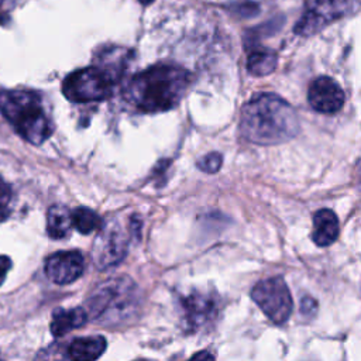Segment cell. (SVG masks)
<instances>
[{"instance_id":"obj_15","label":"cell","mask_w":361,"mask_h":361,"mask_svg":"<svg viewBox=\"0 0 361 361\" xmlns=\"http://www.w3.org/2000/svg\"><path fill=\"white\" fill-rule=\"evenodd\" d=\"M72 228L71 210L62 204H54L47 214V233L51 238L59 240L69 234Z\"/></svg>"},{"instance_id":"obj_14","label":"cell","mask_w":361,"mask_h":361,"mask_svg":"<svg viewBox=\"0 0 361 361\" xmlns=\"http://www.w3.org/2000/svg\"><path fill=\"white\" fill-rule=\"evenodd\" d=\"M106 345L102 336L79 337L68 345V354L72 361H96L104 353Z\"/></svg>"},{"instance_id":"obj_16","label":"cell","mask_w":361,"mask_h":361,"mask_svg":"<svg viewBox=\"0 0 361 361\" xmlns=\"http://www.w3.org/2000/svg\"><path fill=\"white\" fill-rule=\"evenodd\" d=\"M278 56L274 51L267 48H257L250 51L247 58V69L251 75L265 76L275 71Z\"/></svg>"},{"instance_id":"obj_11","label":"cell","mask_w":361,"mask_h":361,"mask_svg":"<svg viewBox=\"0 0 361 361\" xmlns=\"http://www.w3.org/2000/svg\"><path fill=\"white\" fill-rule=\"evenodd\" d=\"M310 106L323 114H333L338 111L345 100L341 86L329 76L314 79L307 92Z\"/></svg>"},{"instance_id":"obj_13","label":"cell","mask_w":361,"mask_h":361,"mask_svg":"<svg viewBox=\"0 0 361 361\" xmlns=\"http://www.w3.org/2000/svg\"><path fill=\"white\" fill-rule=\"evenodd\" d=\"M87 313L83 307L62 309L58 307L52 313L51 320V333L54 337H62L73 329L83 326L87 322Z\"/></svg>"},{"instance_id":"obj_19","label":"cell","mask_w":361,"mask_h":361,"mask_svg":"<svg viewBox=\"0 0 361 361\" xmlns=\"http://www.w3.org/2000/svg\"><path fill=\"white\" fill-rule=\"evenodd\" d=\"M221 164H223L221 154L210 152L197 161V168L206 173H214L220 169Z\"/></svg>"},{"instance_id":"obj_8","label":"cell","mask_w":361,"mask_h":361,"mask_svg":"<svg viewBox=\"0 0 361 361\" xmlns=\"http://www.w3.org/2000/svg\"><path fill=\"white\" fill-rule=\"evenodd\" d=\"M93 245V261L97 268L106 269L120 264L128 248V233L116 220L100 226Z\"/></svg>"},{"instance_id":"obj_9","label":"cell","mask_w":361,"mask_h":361,"mask_svg":"<svg viewBox=\"0 0 361 361\" xmlns=\"http://www.w3.org/2000/svg\"><path fill=\"white\" fill-rule=\"evenodd\" d=\"M182 310L186 326L195 331L214 320L219 310V300L214 293L195 290L182 298Z\"/></svg>"},{"instance_id":"obj_25","label":"cell","mask_w":361,"mask_h":361,"mask_svg":"<svg viewBox=\"0 0 361 361\" xmlns=\"http://www.w3.org/2000/svg\"><path fill=\"white\" fill-rule=\"evenodd\" d=\"M0 361H1V360H0Z\"/></svg>"},{"instance_id":"obj_7","label":"cell","mask_w":361,"mask_h":361,"mask_svg":"<svg viewBox=\"0 0 361 361\" xmlns=\"http://www.w3.org/2000/svg\"><path fill=\"white\" fill-rule=\"evenodd\" d=\"M251 298L264 314L276 324L285 323L292 313V296L286 282L281 276L259 281L252 288Z\"/></svg>"},{"instance_id":"obj_6","label":"cell","mask_w":361,"mask_h":361,"mask_svg":"<svg viewBox=\"0 0 361 361\" xmlns=\"http://www.w3.org/2000/svg\"><path fill=\"white\" fill-rule=\"evenodd\" d=\"M360 0H306L305 10L295 25V32L310 37L329 24L357 13Z\"/></svg>"},{"instance_id":"obj_21","label":"cell","mask_w":361,"mask_h":361,"mask_svg":"<svg viewBox=\"0 0 361 361\" xmlns=\"http://www.w3.org/2000/svg\"><path fill=\"white\" fill-rule=\"evenodd\" d=\"M10 268H11V259L6 255H0V285L4 282Z\"/></svg>"},{"instance_id":"obj_3","label":"cell","mask_w":361,"mask_h":361,"mask_svg":"<svg viewBox=\"0 0 361 361\" xmlns=\"http://www.w3.org/2000/svg\"><path fill=\"white\" fill-rule=\"evenodd\" d=\"M0 111L20 137L31 144H42L54 131L52 120L37 92L1 90Z\"/></svg>"},{"instance_id":"obj_24","label":"cell","mask_w":361,"mask_h":361,"mask_svg":"<svg viewBox=\"0 0 361 361\" xmlns=\"http://www.w3.org/2000/svg\"><path fill=\"white\" fill-rule=\"evenodd\" d=\"M141 4H144V6H148V4H151L154 0H138Z\"/></svg>"},{"instance_id":"obj_23","label":"cell","mask_w":361,"mask_h":361,"mask_svg":"<svg viewBox=\"0 0 361 361\" xmlns=\"http://www.w3.org/2000/svg\"><path fill=\"white\" fill-rule=\"evenodd\" d=\"M7 21V14L0 8V24H4Z\"/></svg>"},{"instance_id":"obj_4","label":"cell","mask_w":361,"mask_h":361,"mask_svg":"<svg viewBox=\"0 0 361 361\" xmlns=\"http://www.w3.org/2000/svg\"><path fill=\"white\" fill-rule=\"evenodd\" d=\"M138 290L128 276L110 278L96 286L87 300V316L104 326H118L135 314Z\"/></svg>"},{"instance_id":"obj_10","label":"cell","mask_w":361,"mask_h":361,"mask_svg":"<svg viewBox=\"0 0 361 361\" xmlns=\"http://www.w3.org/2000/svg\"><path fill=\"white\" fill-rule=\"evenodd\" d=\"M85 269V259L79 251H58L45 261L47 278L58 285L76 281Z\"/></svg>"},{"instance_id":"obj_18","label":"cell","mask_w":361,"mask_h":361,"mask_svg":"<svg viewBox=\"0 0 361 361\" xmlns=\"http://www.w3.org/2000/svg\"><path fill=\"white\" fill-rule=\"evenodd\" d=\"M34 361H72L68 354V347L62 343H52L42 348Z\"/></svg>"},{"instance_id":"obj_17","label":"cell","mask_w":361,"mask_h":361,"mask_svg":"<svg viewBox=\"0 0 361 361\" xmlns=\"http://www.w3.org/2000/svg\"><path fill=\"white\" fill-rule=\"evenodd\" d=\"M71 217L72 227L82 234H90L102 226L100 216L89 207H76L73 212H71Z\"/></svg>"},{"instance_id":"obj_12","label":"cell","mask_w":361,"mask_h":361,"mask_svg":"<svg viewBox=\"0 0 361 361\" xmlns=\"http://www.w3.org/2000/svg\"><path fill=\"white\" fill-rule=\"evenodd\" d=\"M338 237V219L330 209H320L313 216L312 238L319 247L333 244Z\"/></svg>"},{"instance_id":"obj_1","label":"cell","mask_w":361,"mask_h":361,"mask_svg":"<svg viewBox=\"0 0 361 361\" xmlns=\"http://www.w3.org/2000/svg\"><path fill=\"white\" fill-rule=\"evenodd\" d=\"M192 83L189 71L158 63L133 76L123 92L126 102L141 113H161L176 107Z\"/></svg>"},{"instance_id":"obj_22","label":"cell","mask_w":361,"mask_h":361,"mask_svg":"<svg viewBox=\"0 0 361 361\" xmlns=\"http://www.w3.org/2000/svg\"><path fill=\"white\" fill-rule=\"evenodd\" d=\"M189 361H214V357H213V354L210 351L203 350V351L196 353Z\"/></svg>"},{"instance_id":"obj_2","label":"cell","mask_w":361,"mask_h":361,"mask_svg":"<svg viewBox=\"0 0 361 361\" xmlns=\"http://www.w3.org/2000/svg\"><path fill=\"white\" fill-rule=\"evenodd\" d=\"M300 130L295 109L272 93L254 96L241 110L240 131L254 144L274 145L292 140Z\"/></svg>"},{"instance_id":"obj_26","label":"cell","mask_w":361,"mask_h":361,"mask_svg":"<svg viewBox=\"0 0 361 361\" xmlns=\"http://www.w3.org/2000/svg\"><path fill=\"white\" fill-rule=\"evenodd\" d=\"M144 361H145V360H144Z\"/></svg>"},{"instance_id":"obj_20","label":"cell","mask_w":361,"mask_h":361,"mask_svg":"<svg viewBox=\"0 0 361 361\" xmlns=\"http://www.w3.org/2000/svg\"><path fill=\"white\" fill-rule=\"evenodd\" d=\"M11 199H13V192L10 185L0 178V219H4L8 214Z\"/></svg>"},{"instance_id":"obj_5","label":"cell","mask_w":361,"mask_h":361,"mask_svg":"<svg viewBox=\"0 0 361 361\" xmlns=\"http://www.w3.org/2000/svg\"><path fill=\"white\" fill-rule=\"evenodd\" d=\"M118 80L99 65L86 66L69 73L62 82L65 97L73 103L99 102L113 94Z\"/></svg>"}]
</instances>
